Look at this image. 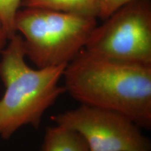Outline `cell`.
Here are the masks:
<instances>
[{"label": "cell", "mask_w": 151, "mask_h": 151, "mask_svg": "<svg viewBox=\"0 0 151 151\" xmlns=\"http://www.w3.org/2000/svg\"><path fill=\"white\" fill-rule=\"evenodd\" d=\"M96 26L85 50L120 61L151 65V1L134 0Z\"/></svg>", "instance_id": "277c9868"}, {"label": "cell", "mask_w": 151, "mask_h": 151, "mask_svg": "<svg viewBox=\"0 0 151 151\" xmlns=\"http://www.w3.org/2000/svg\"><path fill=\"white\" fill-rule=\"evenodd\" d=\"M57 125L78 132L90 151H150L141 128L121 113L81 104L51 117Z\"/></svg>", "instance_id": "5b68a950"}, {"label": "cell", "mask_w": 151, "mask_h": 151, "mask_svg": "<svg viewBox=\"0 0 151 151\" xmlns=\"http://www.w3.org/2000/svg\"><path fill=\"white\" fill-rule=\"evenodd\" d=\"M7 41H9L8 36L6 35L2 22H1V19H0V55H1L2 50L4 49Z\"/></svg>", "instance_id": "30bf717a"}, {"label": "cell", "mask_w": 151, "mask_h": 151, "mask_svg": "<svg viewBox=\"0 0 151 151\" xmlns=\"http://www.w3.org/2000/svg\"><path fill=\"white\" fill-rule=\"evenodd\" d=\"M0 60V78L5 88L0 99V137L9 139L24 126L39 129L43 117L65 92L60 86L67 65L32 69L25 62L20 35L9 39Z\"/></svg>", "instance_id": "7a4b0ae2"}, {"label": "cell", "mask_w": 151, "mask_h": 151, "mask_svg": "<svg viewBox=\"0 0 151 151\" xmlns=\"http://www.w3.org/2000/svg\"><path fill=\"white\" fill-rule=\"evenodd\" d=\"M40 151H90L80 134L60 125L46 128Z\"/></svg>", "instance_id": "52a82bcc"}, {"label": "cell", "mask_w": 151, "mask_h": 151, "mask_svg": "<svg viewBox=\"0 0 151 151\" xmlns=\"http://www.w3.org/2000/svg\"><path fill=\"white\" fill-rule=\"evenodd\" d=\"M65 92L81 104L123 114L151 129V65L120 61L82 50L66 67Z\"/></svg>", "instance_id": "6da1fadb"}, {"label": "cell", "mask_w": 151, "mask_h": 151, "mask_svg": "<svg viewBox=\"0 0 151 151\" xmlns=\"http://www.w3.org/2000/svg\"><path fill=\"white\" fill-rule=\"evenodd\" d=\"M97 18L41 8H24L15 18L25 55L37 68L67 65L86 46Z\"/></svg>", "instance_id": "3957f363"}, {"label": "cell", "mask_w": 151, "mask_h": 151, "mask_svg": "<svg viewBox=\"0 0 151 151\" xmlns=\"http://www.w3.org/2000/svg\"><path fill=\"white\" fill-rule=\"evenodd\" d=\"M103 0H22L24 8H41L98 18Z\"/></svg>", "instance_id": "8992f818"}, {"label": "cell", "mask_w": 151, "mask_h": 151, "mask_svg": "<svg viewBox=\"0 0 151 151\" xmlns=\"http://www.w3.org/2000/svg\"><path fill=\"white\" fill-rule=\"evenodd\" d=\"M22 0H0V19L8 36L9 40L17 32L15 29V18Z\"/></svg>", "instance_id": "ba28073f"}, {"label": "cell", "mask_w": 151, "mask_h": 151, "mask_svg": "<svg viewBox=\"0 0 151 151\" xmlns=\"http://www.w3.org/2000/svg\"><path fill=\"white\" fill-rule=\"evenodd\" d=\"M132 1L134 0H103L98 18L105 20L119 8Z\"/></svg>", "instance_id": "9c48e42d"}]
</instances>
